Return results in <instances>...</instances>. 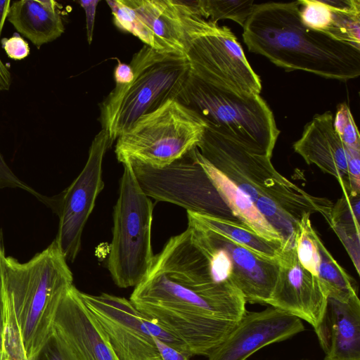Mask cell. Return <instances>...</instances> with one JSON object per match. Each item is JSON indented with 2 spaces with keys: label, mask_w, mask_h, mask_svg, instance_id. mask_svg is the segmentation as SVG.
Instances as JSON below:
<instances>
[{
  "label": "cell",
  "mask_w": 360,
  "mask_h": 360,
  "mask_svg": "<svg viewBox=\"0 0 360 360\" xmlns=\"http://www.w3.org/2000/svg\"><path fill=\"white\" fill-rule=\"evenodd\" d=\"M115 25L122 30L129 32L146 45L158 51H169L155 36L136 11L124 0H108Z\"/></svg>",
  "instance_id": "cell-23"
},
{
  "label": "cell",
  "mask_w": 360,
  "mask_h": 360,
  "mask_svg": "<svg viewBox=\"0 0 360 360\" xmlns=\"http://www.w3.org/2000/svg\"><path fill=\"white\" fill-rule=\"evenodd\" d=\"M256 5L254 0H202L204 18L214 24L229 19L243 27Z\"/></svg>",
  "instance_id": "cell-25"
},
{
  "label": "cell",
  "mask_w": 360,
  "mask_h": 360,
  "mask_svg": "<svg viewBox=\"0 0 360 360\" xmlns=\"http://www.w3.org/2000/svg\"><path fill=\"white\" fill-rule=\"evenodd\" d=\"M129 300L181 340L191 356L207 357L237 325L247 304L238 290L191 288L155 271L134 287Z\"/></svg>",
  "instance_id": "cell-1"
},
{
  "label": "cell",
  "mask_w": 360,
  "mask_h": 360,
  "mask_svg": "<svg viewBox=\"0 0 360 360\" xmlns=\"http://www.w3.org/2000/svg\"><path fill=\"white\" fill-rule=\"evenodd\" d=\"M185 55L191 73L202 80L240 93L260 94V78L228 27L215 25L190 37Z\"/></svg>",
  "instance_id": "cell-10"
},
{
  "label": "cell",
  "mask_w": 360,
  "mask_h": 360,
  "mask_svg": "<svg viewBox=\"0 0 360 360\" xmlns=\"http://www.w3.org/2000/svg\"><path fill=\"white\" fill-rule=\"evenodd\" d=\"M323 360H360V300L328 297L323 316L314 330Z\"/></svg>",
  "instance_id": "cell-17"
},
{
  "label": "cell",
  "mask_w": 360,
  "mask_h": 360,
  "mask_svg": "<svg viewBox=\"0 0 360 360\" xmlns=\"http://www.w3.org/2000/svg\"><path fill=\"white\" fill-rule=\"evenodd\" d=\"M4 188H19L37 197L39 200L48 204L49 198L37 193L34 188L17 177L5 162L0 152V189Z\"/></svg>",
  "instance_id": "cell-29"
},
{
  "label": "cell",
  "mask_w": 360,
  "mask_h": 360,
  "mask_svg": "<svg viewBox=\"0 0 360 360\" xmlns=\"http://www.w3.org/2000/svg\"><path fill=\"white\" fill-rule=\"evenodd\" d=\"M86 15V38L90 45L93 41L96 11L99 0H80L77 1Z\"/></svg>",
  "instance_id": "cell-31"
},
{
  "label": "cell",
  "mask_w": 360,
  "mask_h": 360,
  "mask_svg": "<svg viewBox=\"0 0 360 360\" xmlns=\"http://www.w3.org/2000/svg\"><path fill=\"white\" fill-rule=\"evenodd\" d=\"M89 311L96 319L118 360H162L147 316L124 297L79 291Z\"/></svg>",
  "instance_id": "cell-12"
},
{
  "label": "cell",
  "mask_w": 360,
  "mask_h": 360,
  "mask_svg": "<svg viewBox=\"0 0 360 360\" xmlns=\"http://www.w3.org/2000/svg\"><path fill=\"white\" fill-rule=\"evenodd\" d=\"M333 124L335 131L345 146L360 148L359 133L346 103H342L337 107Z\"/></svg>",
  "instance_id": "cell-27"
},
{
  "label": "cell",
  "mask_w": 360,
  "mask_h": 360,
  "mask_svg": "<svg viewBox=\"0 0 360 360\" xmlns=\"http://www.w3.org/2000/svg\"><path fill=\"white\" fill-rule=\"evenodd\" d=\"M299 318L268 307L259 311H245L208 360H246L264 347L285 340L302 332Z\"/></svg>",
  "instance_id": "cell-14"
},
{
  "label": "cell",
  "mask_w": 360,
  "mask_h": 360,
  "mask_svg": "<svg viewBox=\"0 0 360 360\" xmlns=\"http://www.w3.org/2000/svg\"><path fill=\"white\" fill-rule=\"evenodd\" d=\"M60 5L54 0L11 2L8 20L37 49L60 37L65 31Z\"/></svg>",
  "instance_id": "cell-19"
},
{
  "label": "cell",
  "mask_w": 360,
  "mask_h": 360,
  "mask_svg": "<svg viewBox=\"0 0 360 360\" xmlns=\"http://www.w3.org/2000/svg\"><path fill=\"white\" fill-rule=\"evenodd\" d=\"M162 360H189L190 356L153 337Z\"/></svg>",
  "instance_id": "cell-33"
},
{
  "label": "cell",
  "mask_w": 360,
  "mask_h": 360,
  "mask_svg": "<svg viewBox=\"0 0 360 360\" xmlns=\"http://www.w3.org/2000/svg\"><path fill=\"white\" fill-rule=\"evenodd\" d=\"M207 127L193 110L176 99L139 117L116 139L121 163L162 168L196 147Z\"/></svg>",
  "instance_id": "cell-8"
},
{
  "label": "cell",
  "mask_w": 360,
  "mask_h": 360,
  "mask_svg": "<svg viewBox=\"0 0 360 360\" xmlns=\"http://www.w3.org/2000/svg\"><path fill=\"white\" fill-rule=\"evenodd\" d=\"M334 116L327 111L313 117L293 145L308 165H315L335 177L343 193H349L346 148L334 128Z\"/></svg>",
  "instance_id": "cell-16"
},
{
  "label": "cell",
  "mask_w": 360,
  "mask_h": 360,
  "mask_svg": "<svg viewBox=\"0 0 360 360\" xmlns=\"http://www.w3.org/2000/svg\"><path fill=\"white\" fill-rule=\"evenodd\" d=\"M11 4V1L9 0L0 1V37L6 19L8 15Z\"/></svg>",
  "instance_id": "cell-36"
},
{
  "label": "cell",
  "mask_w": 360,
  "mask_h": 360,
  "mask_svg": "<svg viewBox=\"0 0 360 360\" xmlns=\"http://www.w3.org/2000/svg\"><path fill=\"white\" fill-rule=\"evenodd\" d=\"M122 165L108 269L115 285L126 288L139 285L152 268L154 205L140 186L131 163Z\"/></svg>",
  "instance_id": "cell-7"
},
{
  "label": "cell",
  "mask_w": 360,
  "mask_h": 360,
  "mask_svg": "<svg viewBox=\"0 0 360 360\" xmlns=\"http://www.w3.org/2000/svg\"><path fill=\"white\" fill-rule=\"evenodd\" d=\"M52 326L79 360H118L105 334L74 285L62 295Z\"/></svg>",
  "instance_id": "cell-15"
},
{
  "label": "cell",
  "mask_w": 360,
  "mask_h": 360,
  "mask_svg": "<svg viewBox=\"0 0 360 360\" xmlns=\"http://www.w3.org/2000/svg\"><path fill=\"white\" fill-rule=\"evenodd\" d=\"M243 28L249 51L285 71L340 81L360 75V49L307 27L298 1L257 4Z\"/></svg>",
  "instance_id": "cell-2"
},
{
  "label": "cell",
  "mask_w": 360,
  "mask_h": 360,
  "mask_svg": "<svg viewBox=\"0 0 360 360\" xmlns=\"http://www.w3.org/2000/svg\"><path fill=\"white\" fill-rule=\"evenodd\" d=\"M67 262L55 240L25 263L2 257L4 297L13 308L27 360L47 338L58 302L73 285Z\"/></svg>",
  "instance_id": "cell-4"
},
{
  "label": "cell",
  "mask_w": 360,
  "mask_h": 360,
  "mask_svg": "<svg viewBox=\"0 0 360 360\" xmlns=\"http://www.w3.org/2000/svg\"><path fill=\"white\" fill-rule=\"evenodd\" d=\"M278 262L277 280L266 304L307 321L315 330L327 306L326 288L300 263L294 245H284Z\"/></svg>",
  "instance_id": "cell-13"
},
{
  "label": "cell",
  "mask_w": 360,
  "mask_h": 360,
  "mask_svg": "<svg viewBox=\"0 0 360 360\" xmlns=\"http://www.w3.org/2000/svg\"><path fill=\"white\" fill-rule=\"evenodd\" d=\"M255 205L263 217L281 236L284 245H294L295 233L300 220L268 197H259Z\"/></svg>",
  "instance_id": "cell-26"
},
{
  "label": "cell",
  "mask_w": 360,
  "mask_h": 360,
  "mask_svg": "<svg viewBox=\"0 0 360 360\" xmlns=\"http://www.w3.org/2000/svg\"><path fill=\"white\" fill-rule=\"evenodd\" d=\"M320 265L318 277L328 297L347 302L358 296L355 281L333 257L320 238L318 239Z\"/></svg>",
  "instance_id": "cell-22"
},
{
  "label": "cell",
  "mask_w": 360,
  "mask_h": 360,
  "mask_svg": "<svg viewBox=\"0 0 360 360\" xmlns=\"http://www.w3.org/2000/svg\"><path fill=\"white\" fill-rule=\"evenodd\" d=\"M28 360H79L62 338L52 328L39 349Z\"/></svg>",
  "instance_id": "cell-28"
},
{
  "label": "cell",
  "mask_w": 360,
  "mask_h": 360,
  "mask_svg": "<svg viewBox=\"0 0 360 360\" xmlns=\"http://www.w3.org/2000/svg\"><path fill=\"white\" fill-rule=\"evenodd\" d=\"M134 8L167 50L185 54L188 32L195 15L180 0H124Z\"/></svg>",
  "instance_id": "cell-18"
},
{
  "label": "cell",
  "mask_w": 360,
  "mask_h": 360,
  "mask_svg": "<svg viewBox=\"0 0 360 360\" xmlns=\"http://www.w3.org/2000/svg\"><path fill=\"white\" fill-rule=\"evenodd\" d=\"M11 85V74L0 58V91H8Z\"/></svg>",
  "instance_id": "cell-35"
},
{
  "label": "cell",
  "mask_w": 360,
  "mask_h": 360,
  "mask_svg": "<svg viewBox=\"0 0 360 360\" xmlns=\"http://www.w3.org/2000/svg\"><path fill=\"white\" fill-rule=\"evenodd\" d=\"M310 214H304L297 223L294 247L300 263L304 268L318 276L320 257L317 232L312 226Z\"/></svg>",
  "instance_id": "cell-24"
},
{
  "label": "cell",
  "mask_w": 360,
  "mask_h": 360,
  "mask_svg": "<svg viewBox=\"0 0 360 360\" xmlns=\"http://www.w3.org/2000/svg\"><path fill=\"white\" fill-rule=\"evenodd\" d=\"M1 43L10 58L22 60L30 55V49L27 42L17 33H14L10 38H3Z\"/></svg>",
  "instance_id": "cell-30"
},
{
  "label": "cell",
  "mask_w": 360,
  "mask_h": 360,
  "mask_svg": "<svg viewBox=\"0 0 360 360\" xmlns=\"http://www.w3.org/2000/svg\"><path fill=\"white\" fill-rule=\"evenodd\" d=\"M200 154L255 203L271 200L297 185L281 174L271 158L256 153L207 127L196 146Z\"/></svg>",
  "instance_id": "cell-9"
},
{
  "label": "cell",
  "mask_w": 360,
  "mask_h": 360,
  "mask_svg": "<svg viewBox=\"0 0 360 360\" xmlns=\"http://www.w3.org/2000/svg\"><path fill=\"white\" fill-rule=\"evenodd\" d=\"M0 360H5L4 352V344H3V335L0 331Z\"/></svg>",
  "instance_id": "cell-37"
},
{
  "label": "cell",
  "mask_w": 360,
  "mask_h": 360,
  "mask_svg": "<svg viewBox=\"0 0 360 360\" xmlns=\"http://www.w3.org/2000/svg\"><path fill=\"white\" fill-rule=\"evenodd\" d=\"M177 101L195 112L207 127L271 158L280 131L271 108L259 94L216 86L191 72Z\"/></svg>",
  "instance_id": "cell-6"
},
{
  "label": "cell",
  "mask_w": 360,
  "mask_h": 360,
  "mask_svg": "<svg viewBox=\"0 0 360 360\" xmlns=\"http://www.w3.org/2000/svg\"><path fill=\"white\" fill-rule=\"evenodd\" d=\"M117 60V64L114 70V79L115 84L122 86L129 85L134 78V73L130 64L122 63Z\"/></svg>",
  "instance_id": "cell-32"
},
{
  "label": "cell",
  "mask_w": 360,
  "mask_h": 360,
  "mask_svg": "<svg viewBox=\"0 0 360 360\" xmlns=\"http://www.w3.org/2000/svg\"><path fill=\"white\" fill-rule=\"evenodd\" d=\"M5 255L3 244H0V331L3 333L4 320V283L1 260Z\"/></svg>",
  "instance_id": "cell-34"
},
{
  "label": "cell",
  "mask_w": 360,
  "mask_h": 360,
  "mask_svg": "<svg viewBox=\"0 0 360 360\" xmlns=\"http://www.w3.org/2000/svg\"><path fill=\"white\" fill-rule=\"evenodd\" d=\"M301 360H307V359H301Z\"/></svg>",
  "instance_id": "cell-38"
},
{
  "label": "cell",
  "mask_w": 360,
  "mask_h": 360,
  "mask_svg": "<svg viewBox=\"0 0 360 360\" xmlns=\"http://www.w3.org/2000/svg\"><path fill=\"white\" fill-rule=\"evenodd\" d=\"M143 192L187 212L244 224L262 237L283 243L255 203L193 148L162 168L129 162Z\"/></svg>",
  "instance_id": "cell-3"
},
{
  "label": "cell",
  "mask_w": 360,
  "mask_h": 360,
  "mask_svg": "<svg viewBox=\"0 0 360 360\" xmlns=\"http://www.w3.org/2000/svg\"><path fill=\"white\" fill-rule=\"evenodd\" d=\"M112 143L108 133L101 129L91 142L82 172L56 199H53L52 208L59 217L54 240L67 261L73 262L80 251L84 228L104 188L103 162Z\"/></svg>",
  "instance_id": "cell-11"
},
{
  "label": "cell",
  "mask_w": 360,
  "mask_h": 360,
  "mask_svg": "<svg viewBox=\"0 0 360 360\" xmlns=\"http://www.w3.org/2000/svg\"><path fill=\"white\" fill-rule=\"evenodd\" d=\"M134 78L129 85L115 84L100 105V120L112 141L139 117L177 100L191 73L185 54L158 51L146 45L130 62Z\"/></svg>",
  "instance_id": "cell-5"
},
{
  "label": "cell",
  "mask_w": 360,
  "mask_h": 360,
  "mask_svg": "<svg viewBox=\"0 0 360 360\" xmlns=\"http://www.w3.org/2000/svg\"><path fill=\"white\" fill-rule=\"evenodd\" d=\"M194 214L210 228L261 256L277 259L285 245L281 242L268 240L262 237L244 224L197 213Z\"/></svg>",
  "instance_id": "cell-21"
},
{
  "label": "cell",
  "mask_w": 360,
  "mask_h": 360,
  "mask_svg": "<svg viewBox=\"0 0 360 360\" xmlns=\"http://www.w3.org/2000/svg\"><path fill=\"white\" fill-rule=\"evenodd\" d=\"M359 195L343 193L333 205L328 224L344 244L359 274Z\"/></svg>",
  "instance_id": "cell-20"
}]
</instances>
